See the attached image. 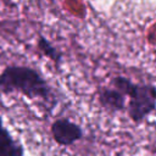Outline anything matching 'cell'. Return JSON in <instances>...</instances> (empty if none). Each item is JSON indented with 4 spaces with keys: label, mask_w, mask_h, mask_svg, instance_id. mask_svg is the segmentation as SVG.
<instances>
[{
    "label": "cell",
    "mask_w": 156,
    "mask_h": 156,
    "mask_svg": "<svg viewBox=\"0 0 156 156\" xmlns=\"http://www.w3.org/2000/svg\"><path fill=\"white\" fill-rule=\"evenodd\" d=\"M0 93L21 94L37 101L46 112H52L58 104L57 95L44 74L28 65H7L0 72Z\"/></svg>",
    "instance_id": "1"
},
{
    "label": "cell",
    "mask_w": 156,
    "mask_h": 156,
    "mask_svg": "<svg viewBox=\"0 0 156 156\" xmlns=\"http://www.w3.org/2000/svg\"><path fill=\"white\" fill-rule=\"evenodd\" d=\"M115 87L128 96L127 113L134 123H141L156 110V87L150 83H134L124 76H115L110 80Z\"/></svg>",
    "instance_id": "2"
},
{
    "label": "cell",
    "mask_w": 156,
    "mask_h": 156,
    "mask_svg": "<svg viewBox=\"0 0 156 156\" xmlns=\"http://www.w3.org/2000/svg\"><path fill=\"white\" fill-rule=\"evenodd\" d=\"M50 135L58 146L68 147L82 140L84 132L80 124L71 121L69 118L58 117L50 124Z\"/></svg>",
    "instance_id": "3"
},
{
    "label": "cell",
    "mask_w": 156,
    "mask_h": 156,
    "mask_svg": "<svg viewBox=\"0 0 156 156\" xmlns=\"http://www.w3.org/2000/svg\"><path fill=\"white\" fill-rule=\"evenodd\" d=\"M96 99L99 105L108 113L122 112L127 108V96L112 85L99 87Z\"/></svg>",
    "instance_id": "4"
},
{
    "label": "cell",
    "mask_w": 156,
    "mask_h": 156,
    "mask_svg": "<svg viewBox=\"0 0 156 156\" xmlns=\"http://www.w3.org/2000/svg\"><path fill=\"white\" fill-rule=\"evenodd\" d=\"M0 156H24L23 144L4 124L0 115Z\"/></svg>",
    "instance_id": "5"
},
{
    "label": "cell",
    "mask_w": 156,
    "mask_h": 156,
    "mask_svg": "<svg viewBox=\"0 0 156 156\" xmlns=\"http://www.w3.org/2000/svg\"><path fill=\"white\" fill-rule=\"evenodd\" d=\"M35 48L41 56H45L54 63L57 71L61 69V66L63 62V54L46 37H44L43 34H39L35 40Z\"/></svg>",
    "instance_id": "6"
}]
</instances>
